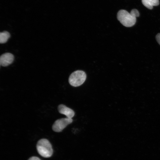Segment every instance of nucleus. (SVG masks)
<instances>
[{
	"mask_svg": "<svg viewBox=\"0 0 160 160\" xmlns=\"http://www.w3.org/2000/svg\"><path fill=\"white\" fill-rule=\"evenodd\" d=\"M138 11L136 9L132 10L129 13L126 10H120L117 14V18L120 23L126 27H131L135 23L136 17L139 16Z\"/></svg>",
	"mask_w": 160,
	"mask_h": 160,
	"instance_id": "nucleus-1",
	"label": "nucleus"
},
{
	"mask_svg": "<svg viewBox=\"0 0 160 160\" xmlns=\"http://www.w3.org/2000/svg\"><path fill=\"white\" fill-rule=\"evenodd\" d=\"M36 148L38 153L44 157L49 158L52 154V145L46 139H42L38 141L36 145Z\"/></svg>",
	"mask_w": 160,
	"mask_h": 160,
	"instance_id": "nucleus-2",
	"label": "nucleus"
},
{
	"mask_svg": "<svg viewBox=\"0 0 160 160\" xmlns=\"http://www.w3.org/2000/svg\"><path fill=\"white\" fill-rule=\"evenodd\" d=\"M86 78V75L84 72L81 70H77L71 74L69 78L68 81L72 86L77 87L82 84Z\"/></svg>",
	"mask_w": 160,
	"mask_h": 160,
	"instance_id": "nucleus-3",
	"label": "nucleus"
},
{
	"mask_svg": "<svg viewBox=\"0 0 160 160\" xmlns=\"http://www.w3.org/2000/svg\"><path fill=\"white\" fill-rule=\"evenodd\" d=\"M72 121L73 119L72 118L67 117L58 119L55 121L53 124L52 130L55 132H60Z\"/></svg>",
	"mask_w": 160,
	"mask_h": 160,
	"instance_id": "nucleus-4",
	"label": "nucleus"
},
{
	"mask_svg": "<svg viewBox=\"0 0 160 160\" xmlns=\"http://www.w3.org/2000/svg\"><path fill=\"white\" fill-rule=\"evenodd\" d=\"M14 60V55L11 53H6L1 55L0 57V64L5 67L11 64Z\"/></svg>",
	"mask_w": 160,
	"mask_h": 160,
	"instance_id": "nucleus-5",
	"label": "nucleus"
},
{
	"mask_svg": "<svg viewBox=\"0 0 160 160\" xmlns=\"http://www.w3.org/2000/svg\"><path fill=\"white\" fill-rule=\"evenodd\" d=\"M58 110L60 113L65 115L69 118H72L75 115V113L73 110L63 104L58 105Z\"/></svg>",
	"mask_w": 160,
	"mask_h": 160,
	"instance_id": "nucleus-6",
	"label": "nucleus"
},
{
	"mask_svg": "<svg viewBox=\"0 0 160 160\" xmlns=\"http://www.w3.org/2000/svg\"><path fill=\"white\" fill-rule=\"evenodd\" d=\"M143 5L149 9H152L153 6H158L159 4V0H142Z\"/></svg>",
	"mask_w": 160,
	"mask_h": 160,
	"instance_id": "nucleus-7",
	"label": "nucleus"
},
{
	"mask_svg": "<svg viewBox=\"0 0 160 160\" xmlns=\"http://www.w3.org/2000/svg\"><path fill=\"white\" fill-rule=\"evenodd\" d=\"M10 37V33L7 31H4L0 33V43L4 44L6 43Z\"/></svg>",
	"mask_w": 160,
	"mask_h": 160,
	"instance_id": "nucleus-8",
	"label": "nucleus"
},
{
	"mask_svg": "<svg viewBox=\"0 0 160 160\" xmlns=\"http://www.w3.org/2000/svg\"><path fill=\"white\" fill-rule=\"evenodd\" d=\"M156 39L158 43L160 45V33H159L156 36Z\"/></svg>",
	"mask_w": 160,
	"mask_h": 160,
	"instance_id": "nucleus-9",
	"label": "nucleus"
},
{
	"mask_svg": "<svg viewBox=\"0 0 160 160\" xmlns=\"http://www.w3.org/2000/svg\"><path fill=\"white\" fill-rule=\"evenodd\" d=\"M28 160H41L39 158L36 156H32Z\"/></svg>",
	"mask_w": 160,
	"mask_h": 160,
	"instance_id": "nucleus-10",
	"label": "nucleus"
}]
</instances>
